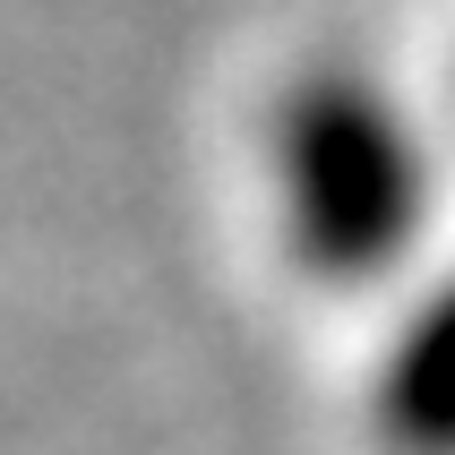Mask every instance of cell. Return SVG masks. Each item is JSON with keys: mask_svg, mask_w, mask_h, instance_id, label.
I'll return each instance as SVG.
<instances>
[{"mask_svg": "<svg viewBox=\"0 0 455 455\" xmlns=\"http://www.w3.org/2000/svg\"><path fill=\"white\" fill-rule=\"evenodd\" d=\"M258 189L283 267L318 292H387L421 267L447 198V138L404 86L318 60L267 103Z\"/></svg>", "mask_w": 455, "mask_h": 455, "instance_id": "1", "label": "cell"}, {"mask_svg": "<svg viewBox=\"0 0 455 455\" xmlns=\"http://www.w3.org/2000/svg\"><path fill=\"white\" fill-rule=\"evenodd\" d=\"M361 404L379 455H455V267L421 275L387 309Z\"/></svg>", "mask_w": 455, "mask_h": 455, "instance_id": "2", "label": "cell"}, {"mask_svg": "<svg viewBox=\"0 0 455 455\" xmlns=\"http://www.w3.org/2000/svg\"><path fill=\"white\" fill-rule=\"evenodd\" d=\"M447 138H455V69H447Z\"/></svg>", "mask_w": 455, "mask_h": 455, "instance_id": "3", "label": "cell"}]
</instances>
